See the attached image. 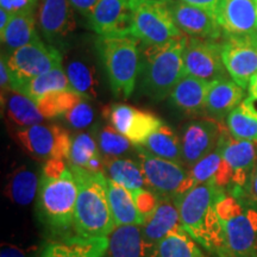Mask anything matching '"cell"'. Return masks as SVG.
<instances>
[{
  "mask_svg": "<svg viewBox=\"0 0 257 257\" xmlns=\"http://www.w3.org/2000/svg\"><path fill=\"white\" fill-rule=\"evenodd\" d=\"M78 185L66 160L44 162L37 193V211L41 220L57 233L74 226Z\"/></svg>",
  "mask_w": 257,
  "mask_h": 257,
  "instance_id": "cell-1",
  "label": "cell"
},
{
  "mask_svg": "<svg viewBox=\"0 0 257 257\" xmlns=\"http://www.w3.org/2000/svg\"><path fill=\"white\" fill-rule=\"evenodd\" d=\"M224 192L213 182L197 185L180 199L178 206L182 227L193 238L221 257H231L217 213V201Z\"/></svg>",
  "mask_w": 257,
  "mask_h": 257,
  "instance_id": "cell-2",
  "label": "cell"
},
{
  "mask_svg": "<svg viewBox=\"0 0 257 257\" xmlns=\"http://www.w3.org/2000/svg\"><path fill=\"white\" fill-rule=\"evenodd\" d=\"M78 185L73 231L83 238L108 237L115 229L107 198V178L70 165Z\"/></svg>",
  "mask_w": 257,
  "mask_h": 257,
  "instance_id": "cell-3",
  "label": "cell"
},
{
  "mask_svg": "<svg viewBox=\"0 0 257 257\" xmlns=\"http://www.w3.org/2000/svg\"><path fill=\"white\" fill-rule=\"evenodd\" d=\"M217 213L223 226L231 257H257V201L246 189L231 187L217 201Z\"/></svg>",
  "mask_w": 257,
  "mask_h": 257,
  "instance_id": "cell-4",
  "label": "cell"
},
{
  "mask_svg": "<svg viewBox=\"0 0 257 257\" xmlns=\"http://www.w3.org/2000/svg\"><path fill=\"white\" fill-rule=\"evenodd\" d=\"M185 35L157 46H144L140 75L144 94L155 101L170 96L178 82L186 75L184 64Z\"/></svg>",
  "mask_w": 257,
  "mask_h": 257,
  "instance_id": "cell-5",
  "label": "cell"
},
{
  "mask_svg": "<svg viewBox=\"0 0 257 257\" xmlns=\"http://www.w3.org/2000/svg\"><path fill=\"white\" fill-rule=\"evenodd\" d=\"M136 37H100L98 49L107 74L111 91L117 98L126 99L136 87L140 75L141 54Z\"/></svg>",
  "mask_w": 257,
  "mask_h": 257,
  "instance_id": "cell-6",
  "label": "cell"
},
{
  "mask_svg": "<svg viewBox=\"0 0 257 257\" xmlns=\"http://www.w3.org/2000/svg\"><path fill=\"white\" fill-rule=\"evenodd\" d=\"M135 150L140 159L147 187L161 199H172L178 202L195 186L191 170L186 169L185 165L153 155L143 146H135Z\"/></svg>",
  "mask_w": 257,
  "mask_h": 257,
  "instance_id": "cell-7",
  "label": "cell"
},
{
  "mask_svg": "<svg viewBox=\"0 0 257 257\" xmlns=\"http://www.w3.org/2000/svg\"><path fill=\"white\" fill-rule=\"evenodd\" d=\"M131 35L144 46H157L184 36L176 27L169 0H130Z\"/></svg>",
  "mask_w": 257,
  "mask_h": 257,
  "instance_id": "cell-8",
  "label": "cell"
},
{
  "mask_svg": "<svg viewBox=\"0 0 257 257\" xmlns=\"http://www.w3.org/2000/svg\"><path fill=\"white\" fill-rule=\"evenodd\" d=\"M4 56L15 91H18L31 79L60 67L62 63L60 51L53 46H47L41 38Z\"/></svg>",
  "mask_w": 257,
  "mask_h": 257,
  "instance_id": "cell-9",
  "label": "cell"
},
{
  "mask_svg": "<svg viewBox=\"0 0 257 257\" xmlns=\"http://www.w3.org/2000/svg\"><path fill=\"white\" fill-rule=\"evenodd\" d=\"M16 141L32 159L43 161L68 160L72 137L68 131L54 124H37L18 128Z\"/></svg>",
  "mask_w": 257,
  "mask_h": 257,
  "instance_id": "cell-10",
  "label": "cell"
},
{
  "mask_svg": "<svg viewBox=\"0 0 257 257\" xmlns=\"http://www.w3.org/2000/svg\"><path fill=\"white\" fill-rule=\"evenodd\" d=\"M221 57L231 80L248 88L250 79L257 73V34L227 36L221 43Z\"/></svg>",
  "mask_w": 257,
  "mask_h": 257,
  "instance_id": "cell-11",
  "label": "cell"
},
{
  "mask_svg": "<svg viewBox=\"0 0 257 257\" xmlns=\"http://www.w3.org/2000/svg\"><path fill=\"white\" fill-rule=\"evenodd\" d=\"M185 73L207 81L225 78L221 44L211 40L186 37L184 49Z\"/></svg>",
  "mask_w": 257,
  "mask_h": 257,
  "instance_id": "cell-12",
  "label": "cell"
},
{
  "mask_svg": "<svg viewBox=\"0 0 257 257\" xmlns=\"http://www.w3.org/2000/svg\"><path fill=\"white\" fill-rule=\"evenodd\" d=\"M108 121L118 133L134 146H143L153 133L162 125V120L152 112L140 110L125 104H113L104 110Z\"/></svg>",
  "mask_w": 257,
  "mask_h": 257,
  "instance_id": "cell-13",
  "label": "cell"
},
{
  "mask_svg": "<svg viewBox=\"0 0 257 257\" xmlns=\"http://www.w3.org/2000/svg\"><path fill=\"white\" fill-rule=\"evenodd\" d=\"M87 18L89 27L99 37L131 36L130 0H99Z\"/></svg>",
  "mask_w": 257,
  "mask_h": 257,
  "instance_id": "cell-14",
  "label": "cell"
},
{
  "mask_svg": "<svg viewBox=\"0 0 257 257\" xmlns=\"http://www.w3.org/2000/svg\"><path fill=\"white\" fill-rule=\"evenodd\" d=\"M223 130L220 121L211 117L193 120L185 127L181 138L182 156L189 169L216 149Z\"/></svg>",
  "mask_w": 257,
  "mask_h": 257,
  "instance_id": "cell-15",
  "label": "cell"
},
{
  "mask_svg": "<svg viewBox=\"0 0 257 257\" xmlns=\"http://www.w3.org/2000/svg\"><path fill=\"white\" fill-rule=\"evenodd\" d=\"M232 173V187H248L250 176L257 162V143L237 140L227 127L220 135L217 146Z\"/></svg>",
  "mask_w": 257,
  "mask_h": 257,
  "instance_id": "cell-16",
  "label": "cell"
},
{
  "mask_svg": "<svg viewBox=\"0 0 257 257\" xmlns=\"http://www.w3.org/2000/svg\"><path fill=\"white\" fill-rule=\"evenodd\" d=\"M169 8L176 27L189 37L214 41L220 36L221 28L217 15L179 0H169Z\"/></svg>",
  "mask_w": 257,
  "mask_h": 257,
  "instance_id": "cell-17",
  "label": "cell"
},
{
  "mask_svg": "<svg viewBox=\"0 0 257 257\" xmlns=\"http://www.w3.org/2000/svg\"><path fill=\"white\" fill-rule=\"evenodd\" d=\"M37 19L50 43L64 40L76 28L69 0H38Z\"/></svg>",
  "mask_w": 257,
  "mask_h": 257,
  "instance_id": "cell-18",
  "label": "cell"
},
{
  "mask_svg": "<svg viewBox=\"0 0 257 257\" xmlns=\"http://www.w3.org/2000/svg\"><path fill=\"white\" fill-rule=\"evenodd\" d=\"M217 19L221 30L227 36L257 34L255 0H221Z\"/></svg>",
  "mask_w": 257,
  "mask_h": 257,
  "instance_id": "cell-19",
  "label": "cell"
},
{
  "mask_svg": "<svg viewBox=\"0 0 257 257\" xmlns=\"http://www.w3.org/2000/svg\"><path fill=\"white\" fill-rule=\"evenodd\" d=\"M104 257H159V249L144 236L142 225H124L108 236Z\"/></svg>",
  "mask_w": 257,
  "mask_h": 257,
  "instance_id": "cell-20",
  "label": "cell"
},
{
  "mask_svg": "<svg viewBox=\"0 0 257 257\" xmlns=\"http://www.w3.org/2000/svg\"><path fill=\"white\" fill-rule=\"evenodd\" d=\"M244 98V88L233 80L220 78L210 81L205 102V112L217 120H223Z\"/></svg>",
  "mask_w": 257,
  "mask_h": 257,
  "instance_id": "cell-21",
  "label": "cell"
},
{
  "mask_svg": "<svg viewBox=\"0 0 257 257\" xmlns=\"http://www.w3.org/2000/svg\"><path fill=\"white\" fill-rule=\"evenodd\" d=\"M107 248L108 237L83 238L75 234L48 243L41 257H104Z\"/></svg>",
  "mask_w": 257,
  "mask_h": 257,
  "instance_id": "cell-22",
  "label": "cell"
},
{
  "mask_svg": "<svg viewBox=\"0 0 257 257\" xmlns=\"http://www.w3.org/2000/svg\"><path fill=\"white\" fill-rule=\"evenodd\" d=\"M208 85L210 81L207 80L186 74L170 93V99L173 104L185 113H200L205 111Z\"/></svg>",
  "mask_w": 257,
  "mask_h": 257,
  "instance_id": "cell-23",
  "label": "cell"
},
{
  "mask_svg": "<svg viewBox=\"0 0 257 257\" xmlns=\"http://www.w3.org/2000/svg\"><path fill=\"white\" fill-rule=\"evenodd\" d=\"M179 227H182L179 206L172 199H161L153 216L142 225L144 236L154 244H159L167 234Z\"/></svg>",
  "mask_w": 257,
  "mask_h": 257,
  "instance_id": "cell-24",
  "label": "cell"
},
{
  "mask_svg": "<svg viewBox=\"0 0 257 257\" xmlns=\"http://www.w3.org/2000/svg\"><path fill=\"white\" fill-rule=\"evenodd\" d=\"M189 170H191V175L195 186L213 182L223 189L232 187L231 168L218 148L208 155L202 157Z\"/></svg>",
  "mask_w": 257,
  "mask_h": 257,
  "instance_id": "cell-25",
  "label": "cell"
},
{
  "mask_svg": "<svg viewBox=\"0 0 257 257\" xmlns=\"http://www.w3.org/2000/svg\"><path fill=\"white\" fill-rule=\"evenodd\" d=\"M107 198L115 227L124 225H143L144 219L137 210L131 192L123 186L108 179Z\"/></svg>",
  "mask_w": 257,
  "mask_h": 257,
  "instance_id": "cell-26",
  "label": "cell"
},
{
  "mask_svg": "<svg viewBox=\"0 0 257 257\" xmlns=\"http://www.w3.org/2000/svg\"><path fill=\"white\" fill-rule=\"evenodd\" d=\"M229 133L237 140L257 143V98L248 96L226 117Z\"/></svg>",
  "mask_w": 257,
  "mask_h": 257,
  "instance_id": "cell-27",
  "label": "cell"
},
{
  "mask_svg": "<svg viewBox=\"0 0 257 257\" xmlns=\"http://www.w3.org/2000/svg\"><path fill=\"white\" fill-rule=\"evenodd\" d=\"M0 36L2 43L8 48L9 53L38 40L40 36L36 31V12L25 11L15 14Z\"/></svg>",
  "mask_w": 257,
  "mask_h": 257,
  "instance_id": "cell-28",
  "label": "cell"
},
{
  "mask_svg": "<svg viewBox=\"0 0 257 257\" xmlns=\"http://www.w3.org/2000/svg\"><path fill=\"white\" fill-rule=\"evenodd\" d=\"M4 94V93H3ZM6 94V117L18 128L41 124L46 118L38 110L37 104L23 93L10 89Z\"/></svg>",
  "mask_w": 257,
  "mask_h": 257,
  "instance_id": "cell-29",
  "label": "cell"
},
{
  "mask_svg": "<svg viewBox=\"0 0 257 257\" xmlns=\"http://www.w3.org/2000/svg\"><path fill=\"white\" fill-rule=\"evenodd\" d=\"M104 162L108 179L113 180L130 192L147 187L146 178L140 162L137 163L134 160L123 157L105 159Z\"/></svg>",
  "mask_w": 257,
  "mask_h": 257,
  "instance_id": "cell-30",
  "label": "cell"
},
{
  "mask_svg": "<svg viewBox=\"0 0 257 257\" xmlns=\"http://www.w3.org/2000/svg\"><path fill=\"white\" fill-rule=\"evenodd\" d=\"M143 147L157 157L185 165L181 140L168 125H161L155 133L148 137Z\"/></svg>",
  "mask_w": 257,
  "mask_h": 257,
  "instance_id": "cell-31",
  "label": "cell"
},
{
  "mask_svg": "<svg viewBox=\"0 0 257 257\" xmlns=\"http://www.w3.org/2000/svg\"><path fill=\"white\" fill-rule=\"evenodd\" d=\"M66 89H72V87H70L66 70L60 66L31 79L30 81L22 86L18 89V92L23 93L36 102L38 99L43 98L44 95L49 94V93L66 91Z\"/></svg>",
  "mask_w": 257,
  "mask_h": 257,
  "instance_id": "cell-32",
  "label": "cell"
},
{
  "mask_svg": "<svg viewBox=\"0 0 257 257\" xmlns=\"http://www.w3.org/2000/svg\"><path fill=\"white\" fill-rule=\"evenodd\" d=\"M40 187V178L34 170L27 168L25 166L15 169L10 175L6 194L15 201L16 204L29 205L34 200Z\"/></svg>",
  "mask_w": 257,
  "mask_h": 257,
  "instance_id": "cell-33",
  "label": "cell"
},
{
  "mask_svg": "<svg viewBox=\"0 0 257 257\" xmlns=\"http://www.w3.org/2000/svg\"><path fill=\"white\" fill-rule=\"evenodd\" d=\"M70 87L85 99H94L99 93V81L94 66L83 60L70 61L66 68Z\"/></svg>",
  "mask_w": 257,
  "mask_h": 257,
  "instance_id": "cell-34",
  "label": "cell"
},
{
  "mask_svg": "<svg viewBox=\"0 0 257 257\" xmlns=\"http://www.w3.org/2000/svg\"><path fill=\"white\" fill-rule=\"evenodd\" d=\"M157 249L159 257H204L197 240L184 227L167 234L157 244Z\"/></svg>",
  "mask_w": 257,
  "mask_h": 257,
  "instance_id": "cell-35",
  "label": "cell"
},
{
  "mask_svg": "<svg viewBox=\"0 0 257 257\" xmlns=\"http://www.w3.org/2000/svg\"><path fill=\"white\" fill-rule=\"evenodd\" d=\"M82 99L85 98H82L73 89H66V91L49 93L43 98L38 99L36 104L43 117L46 119H51V118L62 117Z\"/></svg>",
  "mask_w": 257,
  "mask_h": 257,
  "instance_id": "cell-36",
  "label": "cell"
},
{
  "mask_svg": "<svg viewBox=\"0 0 257 257\" xmlns=\"http://www.w3.org/2000/svg\"><path fill=\"white\" fill-rule=\"evenodd\" d=\"M96 143L105 159L120 157L131 149L133 143L112 126H104L96 133Z\"/></svg>",
  "mask_w": 257,
  "mask_h": 257,
  "instance_id": "cell-37",
  "label": "cell"
},
{
  "mask_svg": "<svg viewBox=\"0 0 257 257\" xmlns=\"http://www.w3.org/2000/svg\"><path fill=\"white\" fill-rule=\"evenodd\" d=\"M96 141L89 134H79L72 138L69 150V163L73 166L86 168L93 157L99 155Z\"/></svg>",
  "mask_w": 257,
  "mask_h": 257,
  "instance_id": "cell-38",
  "label": "cell"
},
{
  "mask_svg": "<svg viewBox=\"0 0 257 257\" xmlns=\"http://www.w3.org/2000/svg\"><path fill=\"white\" fill-rule=\"evenodd\" d=\"M86 100L87 99L80 100L63 115L67 123L76 130H81V128L89 126L94 120V111Z\"/></svg>",
  "mask_w": 257,
  "mask_h": 257,
  "instance_id": "cell-39",
  "label": "cell"
},
{
  "mask_svg": "<svg viewBox=\"0 0 257 257\" xmlns=\"http://www.w3.org/2000/svg\"><path fill=\"white\" fill-rule=\"evenodd\" d=\"M131 194H133L137 210L144 221L149 219L156 211V208L159 207L161 198L149 188L136 189V191L131 192Z\"/></svg>",
  "mask_w": 257,
  "mask_h": 257,
  "instance_id": "cell-40",
  "label": "cell"
},
{
  "mask_svg": "<svg viewBox=\"0 0 257 257\" xmlns=\"http://www.w3.org/2000/svg\"><path fill=\"white\" fill-rule=\"evenodd\" d=\"M0 5L15 15L18 12L35 11L37 9L38 0H0Z\"/></svg>",
  "mask_w": 257,
  "mask_h": 257,
  "instance_id": "cell-41",
  "label": "cell"
},
{
  "mask_svg": "<svg viewBox=\"0 0 257 257\" xmlns=\"http://www.w3.org/2000/svg\"><path fill=\"white\" fill-rule=\"evenodd\" d=\"M69 3L73 9H75L76 11L85 16V17H88L93 9L99 3V0H69Z\"/></svg>",
  "mask_w": 257,
  "mask_h": 257,
  "instance_id": "cell-42",
  "label": "cell"
},
{
  "mask_svg": "<svg viewBox=\"0 0 257 257\" xmlns=\"http://www.w3.org/2000/svg\"><path fill=\"white\" fill-rule=\"evenodd\" d=\"M0 85H2V93L12 89L11 75H10L4 54H2V60H0Z\"/></svg>",
  "mask_w": 257,
  "mask_h": 257,
  "instance_id": "cell-43",
  "label": "cell"
},
{
  "mask_svg": "<svg viewBox=\"0 0 257 257\" xmlns=\"http://www.w3.org/2000/svg\"><path fill=\"white\" fill-rule=\"evenodd\" d=\"M179 2H182L185 3V4L207 10V11L213 12V14L217 15L218 8H219L221 0H179Z\"/></svg>",
  "mask_w": 257,
  "mask_h": 257,
  "instance_id": "cell-44",
  "label": "cell"
},
{
  "mask_svg": "<svg viewBox=\"0 0 257 257\" xmlns=\"http://www.w3.org/2000/svg\"><path fill=\"white\" fill-rule=\"evenodd\" d=\"M0 257H27L23 250L14 245H4L0 252Z\"/></svg>",
  "mask_w": 257,
  "mask_h": 257,
  "instance_id": "cell-45",
  "label": "cell"
},
{
  "mask_svg": "<svg viewBox=\"0 0 257 257\" xmlns=\"http://www.w3.org/2000/svg\"><path fill=\"white\" fill-rule=\"evenodd\" d=\"M246 191L249 192V194L251 195V198L253 199V200L257 201V162H256L255 167H253V170L251 173V176H250Z\"/></svg>",
  "mask_w": 257,
  "mask_h": 257,
  "instance_id": "cell-46",
  "label": "cell"
},
{
  "mask_svg": "<svg viewBox=\"0 0 257 257\" xmlns=\"http://www.w3.org/2000/svg\"><path fill=\"white\" fill-rule=\"evenodd\" d=\"M12 16H14V14H11V12L8 11V10L3 8L0 10V34L5 30L6 27H8L10 21H11Z\"/></svg>",
  "mask_w": 257,
  "mask_h": 257,
  "instance_id": "cell-47",
  "label": "cell"
},
{
  "mask_svg": "<svg viewBox=\"0 0 257 257\" xmlns=\"http://www.w3.org/2000/svg\"><path fill=\"white\" fill-rule=\"evenodd\" d=\"M248 91H249L250 96L257 98V73L252 76L251 79H250L249 85H248Z\"/></svg>",
  "mask_w": 257,
  "mask_h": 257,
  "instance_id": "cell-48",
  "label": "cell"
},
{
  "mask_svg": "<svg viewBox=\"0 0 257 257\" xmlns=\"http://www.w3.org/2000/svg\"><path fill=\"white\" fill-rule=\"evenodd\" d=\"M255 3H256V10H257V0H255Z\"/></svg>",
  "mask_w": 257,
  "mask_h": 257,
  "instance_id": "cell-49",
  "label": "cell"
}]
</instances>
